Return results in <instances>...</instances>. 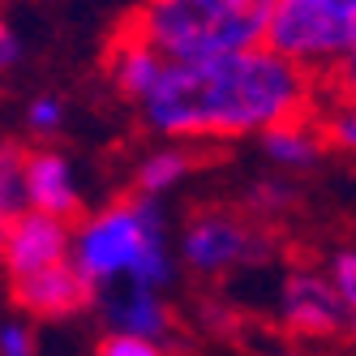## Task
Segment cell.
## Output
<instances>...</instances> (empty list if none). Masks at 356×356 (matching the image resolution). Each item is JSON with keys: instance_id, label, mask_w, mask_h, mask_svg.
I'll return each mask as SVG.
<instances>
[{"instance_id": "6da1fadb", "label": "cell", "mask_w": 356, "mask_h": 356, "mask_svg": "<svg viewBox=\"0 0 356 356\" xmlns=\"http://www.w3.org/2000/svg\"><path fill=\"white\" fill-rule=\"evenodd\" d=\"M309 73L270 47H253L215 60H168L142 120L168 142H232L309 116Z\"/></svg>"}, {"instance_id": "7a4b0ae2", "label": "cell", "mask_w": 356, "mask_h": 356, "mask_svg": "<svg viewBox=\"0 0 356 356\" xmlns=\"http://www.w3.org/2000/svg\"><path fill=\"white\" fill-rule=\"evenodd\" d=\"M279 0H142L124 35L163 60H215L266 47Z\"/></svg>"}, {"instance_id": "3957f363", "label": "cell", "mask_w": 356, "mask_h": 356, "mask_svg": "<svg viewBox=\"0 0 356 356\" xmlns=\"http://www.w3.org/2000/svg\"><path fill=\"white\" fill-rule=\"evenodd\" d=\"M69 258L95 292H108L120 279L159 292L176 275V258L168 253V232H163V211L155 197L142 193L95 211L73 232Z\"/></svg>"}, {"instance_id": "277c9868", "label": "cell", "mask_w": 356, "mask_h": 356, "mask_svg": "<svg viewBox=\"0 0 356 356\" xmlns=\"http://www.w3.org/2000/svg\"><path fill=\"white\" fill-rule=\"evenodd\" d=\"M266 47L326 82L356 47V0H279Z\"/></svg>"}, {"instance_id": "5b68a950", "label": "cell", "mask_w": 356, "mask_h": 356, "mask_svg": "<svg viewBox=\"0 0 356 356\" xmlns=\"http://www.w3.org/2000/svg\"><path fill=\"white\" fill-rule=\"evenodd\" d=\"M266 253H270V241L258 227H249L223 211L197 215L181 236V262L197 275H219V270H232L245 262H262Z\"/></svg>"}, {"instance_id": "8992f818", "label": "cell", "mask_w": 356, "mask_h": 356, "mask_svg": "<svg viewBox=\"0 0 356 356\" xmlns=\"http://www.w3.org/2000/svg\"><path fill=\"white\" fill-rule=\"evenodd\" d=\"M279 318L288 330L305 339H335L348 335V305L339 300L335 284L326 279V270H292L279 288Z\"/></svg>"}, {"instance_id": "52a82bcc", "label": "cell", "mask_w": 356, "mask_h": 356, "mask_svg": "<svg viewBox=\"0 0 356 356\" xmlns=\"http://www.w3.org/2000/svg\"><path fill=\"white\" fill-rule=\"evenodd\" d=\"M73 253V232L65 219H52V215H39V211H26L0 241V266H5L9 284L13 279H26V275H39L47 266H60L69 262Z\"/></svg>"}, {"instance_id": "ba28073f", "label": "cell", "mask_w": 356, "mask_h": 356, "mask_svg": "<svg viewBox=\"0 0 356 356\" xmlns=\"http://www.w3.org/2000/svg\"><path fill=\"white\" fill-rule=\"evenodd\" d=\"M9 296H13L17 309L31 314V318H73V314L90 309L99 300V292L86 284V275L73 266V258L60 262V266H47L39 275L13 279Z\"/></svg>"}, {"instance_id": "9c48e42d", "label": "cell", "mask_w": 356, "mask_h": 356, "mask_svg": "<svg viewBox=\"0 0 356 356\" xmlns=\"http://www.w3.org/2000/svg\"><path fill=\"white\" fill-rule=\"evenodd\" d=\"M26 202H31V211L65 219V223L78 215L82 193H78V176H73L65 155H56V150H31V159H26Z\"/></svg>"}, {"instance_id": "30bf717a", "label": "cell", "mask_w": 356, "mask_h": 356, "mask_svg": "<svg viewBox=\"0 0 356 356\" xmlns=\"http://www.w3.org/2000/svg\"><path fill=\"white\" fill-rule=\"evenodd\" d=\"M95 305H104V314L112 322V330L120 335H138V339H163L172 330V318H168V305L159 300V292L150 288H138V284H124V288H108L99 292Z\"/></svg>"}, {"instance_id": "8fae6325", "label": "cell", "mask_w": 356, "mask_h": 356, "mask_svg": "<svg viewBox=\"0 0 356 356\" xmlns=\"http://www.w3.org/2000/svg\"><path fill=\"white\" fill-rule=\"evenodd\" d=\"M163 69H168V60L155 52V47H146L142 39L124 35V31L116 35L112 52H108V78H112V86H116L120 99H129V104L142 108L146 95L159 86Z\"/></svg>"}, {"instance_id": "7c38bea8", "label": "cell", "mask_w": 356, "mask_h": 356, "mask_svg": "<svg viewBox=\"0 0 356 356\" xmlns=\"http://www.w3.org/2000/svg\"><path fill=\"white\" fill-rule=\"evenodd\" d=\"M258 142L266 150V159L279 163V168H314L322 159V150H326L322 124L309 120V116L288 120V124H275V129H266Z\"/></svg>"}, {"instance_id": "4fadbf2b", "label": "cell", "mask_w": 356, "mask_h": 356, "mask_svg": "<svg viewBox=\"0 0 356 356\" xmlns=\"http://www.w3.org/2000/svg\"><path fill=\"white\" fill-rule=\"evenodd\" d=\"M26 159L31 150L17 142H0V241L5 232L31 211L26 202Z\"/></svg>"}, {"instance_id": "5bb4252c", "label": "cell", "mask_w": 356, "mask_h": 356, "mask_svg": "<svg viewBox=\"0 0 356 356\" xmlns=\"http://www.w3.org/2000/svg\"><path fill=\"white\" fill-rule=\"evenodd\" d=\"M193 172V155L185 146H168V150H155V155H146L142 163H138V193L142 197H159V193H168V189H176L185 181V176Z\"/></svg>"}, {"instance_id": "9a60e30c", "label": "cell", "mask_w": 356, "mask_h": 356, "mask_svg": "<svg viewBox=\"0 0 356 356\" xmlns=\"http://www.w3.org/2000/svg\"><path fill=\"white\" fill-rule=\"evenodd\" d=\"M245 202H249V211L262 215V219L284 215L292 202H296V185L292 181H279V176H270V181H253L249 193H245Z\"/></svg>"}, {"instance_id": "2e32d148", "label": "cell", "mask_w": 356, "mask_h": 356, "mask_svg": "<svg viewBox=\"0 0 356 356\" xmlns=\"http://www.w3.org/2000/svg\"><path fill=\"white\" fill-rule=\"evenodd\" d=\"M326 279L335 284L339 300L348 305V314H356V249H339V253H330V262H326Z\"/></svg>"}, {"instance_id": "e0dca14e", "label": "cell", "mask_w": 356, "mask_h": 356, "mask_svg": "<svg viewBox=\"0 0 356 356\" xmlns=\"http://www.w3.org/2000/svg\"><path fill=\"white\" fill-rule=\"evenodd\" d=\"M95 356H168L155 339H138V335H120V330H112V335L99 339Z\"/></svg>"}, {"instance_id": "ac0fdd59", "label": "cell", "mask_w": 356, "mask_h": 356, "mask_svg": "<svg viewBox=\"0 0 356 356\" xmlns=\"http://www.w3.org/2000/svg\"><path fill=\"white\" fill-rule=\"evenodd\" d=\"M26 120H31L35 134H56L60 124H65V104H60L56 95H39V99H31Z\"/></svg>"}, {"instance_id": "d6986e66", "label": "cell", "mask_w": 356, "mask_h": 356, "mask_svg": "<svg viewBox=\"0 0 356 356\" xmlns=\"http://www.w3.org/2000/svg\"><path fill=\"white\" fill-rule=\"evenodd\" d=\"M322 134H326V142H335L339 150H352L356 155V104H343V108L330 112V120L322 124Z\"/></svg>"}, {"instance_id": "ffe728a7", "label": "cell", "mask_w": 356, "mask_h": 356, "mask_svg": "<svg viewBox=\"0 0 356 356\" xmlns=\"http://www.w3.org/2000/svg\"><path fill=\"white\" fill-rule=\"evenodd\" d=\"M0 356H35V330L26 322L0 326Z\"/></svg>"}, {"instance_id": "44dd1931", "label": "cell", "mask_w": 356, "mask_h": 356, "mask_svg": "<svg viewBox=\"0 0 356 356\" xmlns=\"http://www.w3.org/2000/svg\"><path fill=\"white\" fill-rule=\"evenodd\" d=\"M326 82L339 90V99H343V104H356V47H352V56H348V60H343L335 73H330Z\"/></svg>"}, {"instance_id": "7402d4cb", "label": "cell", "mask_w": 356, "mask_h": 356, "mask_svg": "<svg viewBox=\"0 0 356 356\" xmlns=\"http://www.w3.org/2000/svg\"><path fill=\"white\" fill-rule=\"evenodd\" d=\"M17 60H22V39H17V31L9 26V22L0 17V73L13 69Z\"/></svg>"}, {"instance_id": "603a6c76", "label": "cell", "mask_w": 356, "mask_h": 356, "mask_svg": "<svg viewBox=\"0 0 356 356\" xmlns=\"http://www.w3.org/2000/svg\"><path fill=\"white\" fill-rule=\"evenodd\" d=\"M348 339L356 343V314H352V322H348Z\"/></svg>"}]
</instances>
